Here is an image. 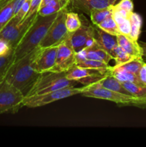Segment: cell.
<instances>
[{"instance_id": "603a6c76", "label": "cell", "mask_w": 146, "mask_h": 147, "mask_svg": "<svg viewBox=\"0 0 146 147\" xmlns=\"http://www.w3.org/2000/svg\"><path fill=\"white\" fill-rule=\"evenodd\" d=\"M129 20L131 24V32H130V37L135 41H137L140 34V32H141L142 22H143L142 17L137 13L133 12Z\"/></svg>"}, {"instance_id": "4fadbf2b", "label": "cell", "mask_w": 146, "mask_h": 147, "mask_svg": "<svg viewBox=\"0 0 146 147\" xmlns=\"http://www.w3.org/2000/svg\"><path fill=\"white\" fill-rule=\"evenodd\" d=\"M78 59H90V60L104 62L107 64H109L110 60H113V57L110 53L102 48L95 40V42L92 45L76 53V60Z\"/></svg>"}, {"instance_id": "e0dca14e", "label": "cell", "mask_w": 146, "mask_h": 147, "mask_svg": "<svg viewBox=\"0 0 146 147\" xmlns=\"http://www.w3.org/2000/svg\"><path fill=\"white\" fill-rule=\"evenodd\" d=\"M97 83L99 86L102 88H104L109 89V90H113V91L117 92V93H123V94L131 96L127 92V90L125 88L121 82L119 81L116 78H115L110 73L107 75V76H105L104 78H102L100 81L97 82Z\"/></svg>"}, {"instance_id": "ffe728a7", "label": "cell", "mask_w": 146, "mask_h": 147, "mask_svg": "<svg viewBox=\"0 0 146 147\" xmlns=\"http://www.w3.org/2000/svg\"><path fill=\"white\" fill-rule=\"evenodd\" d=\"M75 66L87 68L100 69V70H112L113 67L109 64L98 60H90V59H78L76 60Z\"/></svg>"}, {"instance_id": "e575fe53", "label": "cell", "mask_w": 146, "mask_h": 147, "mask_svg": "<svg viewBox=\"0 0 146 147\" xmlns=\"http://www.w3.org/2000/svg\"><path fill=\"white\" fill-rule=\"evenodd\" d=\"M41 2H42V0H31L29 11V12L27 13L26 17H29L30 15H31V14H34V13L37 12V11H38L39 7H40Z\"/></svg>"}, {"instance_id": "9c48e42d", "label": "cell", "mask_w": 146, "mask_h": 147, "mask_svg": "<svg viewBox=\"0 0 146 147\" xmlns=\"http://www.w3.org/2000/svg\"><path fill=\"white\" fill-rule=\"evenodd\" d=\"M111 70L87 68L74 66L66 72V77L71 80H74L84 86L97 83L110 74Z\"/></svg>"}, {"instance_id": "1f68e13d", "label": "cell", "mask_w": 146, "mask_h": 147, "mask_svg": "<svg viewBox=\"0 0 146 147\" xmlns=\"http://www.w3.org/2000/svg\"><path fill=\"white\" fill-rule=\"evenodd\" d=\"M31 0H26L25 2L23 4V5L21 6V9H19V11L17 12V14L15 16L17 19L21 22H22L24 20V18L27 16V13L29 12L30 9V5H31Z\"/></svg>"}, {"instance_id": "2e32d148", "label": "cell", "mask_w": 146, "mask_h": 147, "mask_svg": "<svg viewBox=\"0 0 146 147\" xmlns=\"http://www.w3.org/2000/svg\"><path fill=\"white\" fill-rule=\"evenodd\" d=\"M94 29H95L96 32V42L110 55L112 50L118 45L117 41V37L103 31L102 30L99 28L96 25H94Z\"/></svg>"}, {"instance_id": "5bb4252c", "label": "cell", "mask_w": 146, "mask_h": 147, "mask_svg": "<svg viewBox=\"0 0 146 147\" xmlns=\"http://www.w3.org/2000/svg\"><path fill=\"white\" fill-rule=\"evenodd\" d=\"M72 7L90 15L93 9H102L114 5L113 0H73Z\"/></svg>"}, {"instance_id": "ac0fdd59", "label": "cell", "mask_w": 146, "mask_h": 147, "mask_svg": "<svg viewBox=\"0 0 146 147\" xmlns=\"http://www.w3.org/2000/svg\"><path fill=\"white\" fill-rule=\"evenodd\" d=\"M14 61H15L14 49H12L5 55L0 56V82L5 79L6 75L9 69Z\"/></svg>"}, {"instance_id": "d6986e66", "label": "cell", "mask_w": 146, "mask_h": 147, "mask_svg": "<svg viewBox=\"0 0 146 147\" xmlns=\"http://www.w3.org/2000/svg\"><path fill=\"white\" fill-rule=\"evenodd\" d=\"M112 14H113V18H114L115 21L117 24L120 34L130 37V32H131V24H130V20L128 18L123 17L117 11L113 9Z\"/></svg>"}, {"instance_id": "f546056e", "label": "cell", "mask_w": 146, "mask_h": 147, "mask_svg": "<svg viewBox=\"0 0 146 147\" xmlns=\"http://www.w3.org/2000/svg\"><path fill=\"white\" fill-rule=\"evenodd\" d=\"M125 88L133 97L139 98L146 95V86L132 82H123L122 83Z\"/></svg>"}, {"instance_id": "f1b7e54d", "label": "cell", "mask_w": 146, "mask_h": 147, "mask_svg": "<svg viewBox=\"0 0 146 147\" xmlns=\"http://www.w3.org/2000/svg\"><path fill=\"white\" fill-rule=\"evenodd\" d=\"M110 55L112 56L113 60H115V61L116 65L123 64V63H127V62L130 61L133 59H134V57L127 54L126 52H125L118 45L112 50V52L110 53Z\"/></svg>"}, {"instance_id": "d590c367", "label": "cell", "mask_w": 146, "mask_h": 147, "mask_svg": "<svg viewBox=\"0 0 146 147\" xmlns=\"http://www.w3.org/2000/svg\"><path fill=\"white\" fill-rule=\"evenodd\" d=\"M130 106L140 108V109H146V95L142 97L136 98L135 100Z\"/></svg>"}, {"instance_id": "4dcf8cb0", "label": "cell", "mask_w": 146, "mask_h": 147, "mask_svg": "<svg viewBox=\"0 0 146 147\" xmlns=\"http://www.w3.org/2000/svg\"><path fill=\"white\" fill-rule=\"evenodd\" d=\"M65 6L68 5L66 4L65 3H61V4H55V5L45 6V7L39 9L37 14H38V15L41 16H48L50 14H55V13L59 12Z\"/></svg>"}, {"instance_id": "83f0119b", "label": "cell", "mask_w": 146, "mask_h": 147, "mask_svg": "<svg viewBox=\"0 0 146 147\" xmlns=\"http://www.w3.org/2000/svg\"><path fill=\"white\" fill-rule=\"evenodd\" d=\"M96 26H97L99 28L102 30L103 31L106 32L110 34H113V35L117 36L120 34L117 24H116L115 21L113 17V14L109 16L107 18H106L105 20H103L102 22H100V24Z\"/></svg>"}, {"instance_id": "836d02e7", "label": "cell", "mask_w": 146, "mask_h": 147, "mask_svg": "<svg viewBox=\"0 0 146 147\" xmlns=\"http://www.w3.org/2000/svg\"><path fill=\"white\" fill-rule=\"evenodd\" d=\"M12 48L7 42L0 38V56H3L9 53Z\"/></svg>"}, {"instance_id": "d6a6232c", "label": "cell", "mask_w": 146, "mask_h": 147, "mask_svg": "<svg viewBox=\"0 0 146 147\" xmlns=\"http://www.w3.org/2000/svg\"><path fill=\"white\" fill-rule=\"evenodd\" d=\"M137 76L141 84L146 86V63H143L142 67L139 70Z\"/></svg>"}, {"instance_id": "484cf974", "label": "cell", "mask_w": 146, "mask_h": 147, "mask_svg": "<svg viewBox=\"0 0 146 147\" xmlns=\"http://www.w3.org/2000/svg\"><path fill=\"white\" fill-rule=\"evenodd\" d=\"M113 10L117 11L120 14L125 18H130L133 12V3L132 0H120L115 5H112Z\"/></svg>"}, {"instance_id": "8d00e7d4", "label": "cell", "mask_w": 146, "mask_h": 147, "mask_svg": "<svg viewBox=\"0 0 146 147\" xmlns=\"http://www.w3.org/2000/svg\"><path fill=\"white\" fill-rule=\"evenodd\" d=\"M61 3H65L66 4L64 0H42V2L41 4H40V7H39V9L45 7V6L55 5V4H61Z\"/></svg>"}, {"instance_id": "ba28073f", "label": "cell", "mask_w": 146, "mask_h": 147, "mask_svg": "<svg viewBox=\"0 0 146 147\" xmlns=\"http://www.w3.org/2000/svg\"><path fill=\"white\" fill-rule=\"evenodd\" d=\"M81 94L84 97L104 99L113 101L120 106H130L136 98L132 96L123 94L104 88L99 86L97 83L84 86Z\"/></svg>"}, {"instance_id": "60d3db41", "label": "cell", "mask_w": 146, "mask_h": 147, "mask_svg": "<svg viewBox=\"0 0 146 147\" xmlns=\"http://www.w3.org/2000/svg\"><path fill=\"white\" fill-rule=\"evenodd\" d=\"M120 1V0H113V1H114V5L117 4V3H118Z\"/></svg>"}, {"instance_id": "7a4b0ae2", "label": "cell", "mask_w": 146, "mask_h": 147, "mask_svg": "<svg viewBox=\"0 0 146 147\" xmlns=\"http://www.w3.org/2000/svg\"><path fill=\"white\" fill-rule=\"evenodd\" d=\"M57 14L58 12L48 16H41L37 14V18L14 49L15 60L21 58L39 47Z\"/></svg>"}, {"instance_id": "8992f818", "label": "cell", "mask_w": 146, "mask_h": 147, "mask_svg": "<svg viewBox=\"0 0 146 147\" xmlns=\"http://www.w3.org/2000/svg\"><path fill=\"white\" fill-rule=\"evenodd\" d=\"M83 89L84 86L81 88L67 87L42 94L25 96L23 100V106H27L28 108L41 107L61 99L77 94H81Z\"/></svg>"}, {"instance_id": "74e56055", "label": "cell", "mask_w": 146, "mask_h": 147, "mask_svg": "<svg viewBox=\"0 0 146 147\" xmlns=\"http://www.w3.org/2000/svg\"><path fill=\"white\" fill-rule=\"evenodd\" d=\"M142 49V54H143V58L146 60V42H138Z\"/></svg>"}, {"instance_id": "ab89813d", "label": "cell", "mask_w": 146, "mask_h": 147, "mask_svg": "<svg viewBox=\"0 0 146 147\" xmlns=\"http://www.w3.org/2000/svg\"><path fill=\"white\" fill-rule=\"evenodd\" d=\"M64 1H65V2H66V4H67V5H69V4H70V3L72 2V1H73V0H64Z\"/></svg>"}, {"instance_id": "52a82bcc", "label": "cell", "mask_w": 146, "mask_h": 147, "mask_svg": "<svg viewBox=\"0 0 146 147\" xmlns=\"http://www.w3.org/2000/svg\"><path fill=\"white\" fill-rule=\"evenodd\" d=\"M67 11V6L64 7L59 11L57 17L41 41L39 47L44 48L58 46L67 38L70 32L67 31L65 25V14Z\"/></svg>"}, {"instance_id": "30bf717a", "label": "cell", "mask_w": 146, "mask_h": 147, "mask_svg": "<svg viewBox=\"0 0 146 147\" xmlns=\"http://www.w3.org/2000/svg\"><path fill=\"white\" fill-rule=\"evenodd\" d=\"M68 37L58 45L55 65L50 71L67 72L75 66L76 52L73 49Z\"/></svg>"}, {"instance_id": "9a60e30c", "label": "cell", "mask_w": 146, "mask_h": 147, "mask_svg": "<svg viewBox=\"0 0 146 147\" xmlns=\"http://www.w3.org/2000/svg\"><path fill=\"white\" fill-rule=\"evenodd\" d=\"M118 45L125 52L134 58H143L142 49L138 41L133 40L128 36L120 34L116 36Z\"/></svg>"}, {"instance_id": "7c38bea8", "label": "cell", "mask_w": 146, "mask_h": 147, "mask_svg": "<svg viewBox=\"0 0 146 147\" xmlns=\"http://www.w3.org/2000/svg\"><path fill=\"white\" fill-rule=\"evenodd\" d=\"M57 47L58 46L44 48L40 47L34 60V67L39 73L50 71L54 67L56 63Z\"/></svg>"}, {"instance_id": "cb8c5ba5", "label": "cell", "mask_w": 146, "mask_h": 147, "mask_svg": "<svg viewBox=\"0 0 146 147\" xmlns=\"http://www.w3.org/2000/svg\"><path fill=\"white\" fill-rule=\"evenodd\" d=\"M82 24L78 14L73 11H68L65 14V25L69 32H73L78 30Z\"/></svg>"}, {"instance_id": "7402d4cb", "label": "cell", "mask_w": 146, "mask_h": 147, "mask_svg": "<svg viewBox=\"0 0 146 147\" xmlns=\"http://www.w3.org/2000/svg\"><path fill=\"white\" fill-rule=\"evenodd\" d=\"M14 0H11L8 4L0 7V31L14 16Z\"/></svg>"}, {"instance_id": "d4e9b609", "label": "cell", "mask_w": 146, "mask_h": 147, "mask_svg": "<svg viewBox=\"0 0 146 147\" xmlns=\"http://www.w3.org/2000/svg\"><path fill=\"white\" fill-rule=\"evenodd\" d=\"M113 14L112 6L102 9H93L90 11V19L94 25H97L100 22Z\"/></svg>"}, {"instance_id": "4316f807", "label": "cell", "mask_w": 146, "mask_h": 147, "mask_svg": "<svg viewBox=\"0 0 146 147\" xmlns=\"http://www.w3.org/2000/svg\"><path fill=\"white\" fill-rule=\"evenodd\" d=\"M144 63L145 62L143 60V58H134L130 61L127 62V63H125L121 65H115L113 67L121 69V70L129 72V73H133V74L137 76L139 70Z\"/></svg>"}, {"instance_id": "277c9868", "label": "cell", "mask_w": 146, "mask_h": 147, "mask_svg": "<svg viewBox=\"0 0 146 147\" xmlns=\"http://www.w3.org/2000/svg\"><path fill=\"white\" fill-rule=\"evenodd\" d=\"M37 17V12H35L20 22L14 16L0 31V38L7 42L11 48L15 49Z\"/></svg>"}, {"instance_id": "5b68a950", "label": "cell", "mask_w": 146, "mask_h": 147, "mask_svg": "<svg viewBox=\"0 0 146 147\" xmlns=\"http://www.w3.org/2000/svg\"><path fill=\"white\" fill-rule=\"evenodd\" d=\"M24 95L4 79L0 82V115L14 113L23 106Z\"/></svg>"}, {"instance_id": "8fae6325", "label": "cell", "mask_w": 146, "mask_h": 147, "mask_svg": "<svg viewBox=\"0 0 146 147\" xmlns=\"http://www.w3.org/2000/svg\"><path fill=\"white\" fill-rule=\"evenodd\" d=\"M95 34L94 27L82 23L78 30L70 32L68 37L73 49L77 53L92 45L95 42Z\"/></svg>"}, {"instance_id": "3957f363", "label": "cell", "mask_w": 146, "mask_h": 147, "mask_svg": "<svg viewBox=\"0 0 146 147\" xmlns=\"http://www.w3.org/2000/svg\"><path fill=\"white\" fill-rule=\"evenodd\" d=\"M77 81L69 80L66 72H43L26 96L42 94L67 87H75Z\"/></svg>"}, {"instance_id": "f35d334b", "label": "cell", "mask_w": 146, "mask_h": 147, "mask_svg": "<svg viewBox=\"0 0 146 147\" xmlns=\"http://www.w3.org/2000/svg\"><path fill=\"white\" fill-rule=\"evenodd\" d=\"M11 1V0H0V7H3V6H4L5 4H8V3Z\"/></svg>"}, {"instance_id": "6da1fadb", "label": "cell", "mask_w": 146, "mask_h": 147, "mask_svg": "<svg viewBox=\"0 0 146 147\" xmlns=\"http://www.w3.org/2000/svg\"><path fill=\"white\" fill-rule=\"evenodd\" d=\"M40 47H36L19 60H15L9 69L5 80L19 89L24 96L29 92L41 73L34 67V60Z\"/></svg>"}, {"instance_id": "44dd1931", "label": "cell", "mask_w": 146, "mask_h": 147, "mask_svg": "<svg viewBox=\"0 0 146 147\" xmlns=\"http://www.w3.org/2000/svg\"><path fill=\"white\" fill-rule=\"evenodd\" d=\"M110 74L113 75L115 78H116L121 83H123V82H132V83L142 85L136 75L129 73V72L125 71V70H121V69L113 67L111 72H110Z\"/></svg>"}]
</instances>
